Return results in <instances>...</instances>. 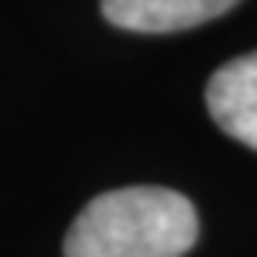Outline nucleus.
I'll list each match as a JSON object with an SVG mask.
<instances>
[{
	"label": "nucleus",
	"mask_w": 257,
	"mask_h": 257,
	"mask_svg": "<svg viewBox=\"0 0 257 257\" xmlns=\"http://www.w3.org/2000/svg\"><path fill=\"white\" fill-rule=\"evenodd\" d=\"M197 210L167 187H120L87 204L64 237V257H184Z\"/></svg>",
	"instance_id": "nucleus-1"
},
{
	"label": "nucleus",
	"mask_w": 257,
	"mask_h": 257,
	"mask_svg": "<svg viewBox=\"0 0 257 257\" xmlns=\"http://www.w3.org/2000/svg\"><path fill=\"white\" fill-rule=\"evenodd\" d=\"M204 97L220 131L257 151V50L214 70Z\"/></svg>",
	"instance_id": "nucleus-2"
},
{
	"label": "nucleus",
	"mask_w": 257,
	"mask_h": 257,
	"mask_svg": "<svg viewBox=\"0 0 257 257\" xmlns=\"http://www.w3.org/2000/svg\"><path fill=\"white\" fill-rule=\"evenodd\" d=\"M240 0H100L104 17L134 34H174L227 14Z\"/></svg>",
	"instance_id": "nucleus-3"
}]
</instances>
